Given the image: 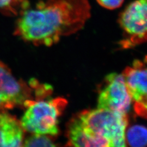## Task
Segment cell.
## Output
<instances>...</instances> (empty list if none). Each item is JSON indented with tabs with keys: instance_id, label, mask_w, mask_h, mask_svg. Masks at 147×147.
Wrapping results in <instances>:
<instances>
[{
	"instance_id": "cell-1",
	"label": "cell",
	"mask_w": 147,
	"mask_h": 147,
	"mask_svg": "<svg viewBox=\"0 0 147 147\" xmlns=\"http://www.w3.org/2000/svg\"><path fill=\"white\" fill-rule=\"evenodd\" d=\"M88 0H47L25 9L16 26V34L36 45L51 46L60 38L82 29L90 17Z\"/></svg>"
},
{
	"instance_id": "cell-2",
	"label": "cell",
	"mask_w": 147,
	"mask_h": 147,
	"mask_svg": "<svg viewBox=\"0 0 147 147\" xmlns=\"http://www.w3.org/2000/svg\"><path fill=\"white\" fill-rule=\"evenodd\" d=\"M76 117L86 147L126 146L127 114L98 108L83 111Z\"/></svg>"
},
{
	"instance_id": "cell-3",
	"label": "cell",
	"mask_w": 147,
	"mask_h": 147,
	"mask_svg": "<svg viewBox=\"0 0 147 147\" xmlns=\"http://www.w3.org/2000/svg\"><path fill=\"white\" fill-rule=\"evenodd\" d=\"M67 105V100L62 98L28 100L24 105L26 110L21 118V125L32 134L56 136L58 118Z\"/></svg>"
},
{
	"instance_id": "cell-4",
	"label": "cell",
	"mask_w": 147,
	"mask_h": 147,
	"mask_svg": "<svg viewBox=\"0 0 147 147\" xmlns=\"http://www.w3.org/2000/svg\"><path fill=\"white\" fill-rule=\"evenodd\" d=\"M118 23L124 32L119 42L123 49L147 41V0H135L121 11Z\"/></svg>"
},
{
	"instance_id": "cell-5",
	"label": "cell",
	"mask_w": 147,
	"mask_h": 147,
	"mask_svg": "<svg viewBox=\"0 0 147 147\" xmlns=\"http://www.w3.org/2000/svg\"><path fill=\"white\" fill-rule=\"evenodd\" d=\"M131 102L123 74H109L99 91L98 108L127 114Z\"/></svg>"
},
{
	"instance_id": "cell-6",
	"label": "cell",
	"mask_w": 147,
	"mask_h": 147,
	"mask_svg": "<svg viewBox=\"0 0 147 147\" xmlns=\"http://www.w3.org/2000/svg\"><path fill=\"white\" fill-rule=\"evenodd\" d=\"M33 89L22 80H18L10 69L0 61V112L24 106L32 99Z\"/></svg>"
},
{
	"instance_id": "cell-7",
	"label": "cell",
	"mask_w": 147,
	"mask_h": 147,
	"mask_svg": "<svg viewBox=\"0 0 147 147\" xmlns=\"http://www.w3.org/2000/svg\"><path fill=\"white\" fill-rule=\"evenodd\" d=\"M137 115L147 119V56L135 60L122 74Z\"/></svg>"
},
{
	"instance_id": "cell-8",
	"label": "cell",
	"mask_w": 147,
	"mask_h": 147,
	"mask_svg": "<svg viewBox=\"0 0 147 147\" xmlns=\"http://www.w3.org/2000/svg\"><path fill=\"white\" fill-rule=\"evenodd\" d=\"M21 122L5 111L0 112V147H21L24 141Z\"/></svg>"
},
{
	"instance_id": "cell-9",
	"label": "cell",
	"mask_w": 147,
	"mask_h": 147,
	"mask_svg": "<svg viewBox=\"0 0 147 147\" xmlns=\"http://www.w3.org/2000/svg\"><path fill=\"white\" fill-rule=\"evenodd\" d=\"M126 142L131 147H142L147 146V128L142 125H134L125 134Z\"/></svg>"
},
{
	"instance_id": "cell-10",
	"label": "cell",
	"mask_w": 147,
	"mask_h": 147,
	"mask_svg": "<svg viewBox=\"0 0 147 147\" xmlns=\"http://www.w3.org/2000/svg\"><path fill=\"white\" fill-rule=\"evenodd\" d=\"M50 136L32 134L24 140L23 146L25 147H55L56 144L51 139Z\"/></svg>"
},
{
	"instance_id": "cell-11",
	"label": "cell",
	"mask_w": 147,
	"mask_h": 147,
	"mask_svg": "<svg viewBox=\"0 0 147 147\" xmlns=\"http://www.w3.org/2000/svg\"><path fill=\"white\" fill-rule=\"evenodd\" d=\"M124 0H96L101 7L110 10L118 8L122 5Z\"/></svg>"
},
{
	"instance_id": "cell-12",
	"label": "cell",
	"mask_w": 147,
	"mask_h": 147,
	"mask_svg": "<svg viewBox=\"0 0 147 147\" xmlns=\"http://www.w3.org/2000/svg\"><path fill=\"white\" fill-rule=\"evenodd\" d=\"M20 0H0V9H11Z\"/></svg>"
}]
</instances>
